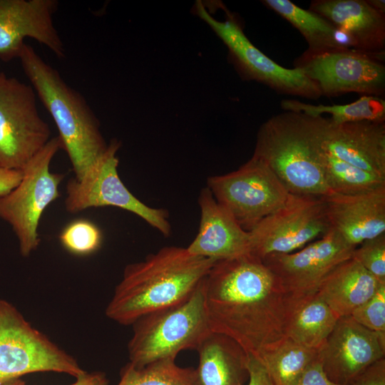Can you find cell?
Listing matches in <instances>:
<instances>
[{"instance_id":"74e56055","label":"cell","mask_w":385,"mask_h":385,"mask_svg":"<svg viewBox=\"0 0 385 385\" xmlns=\"http://www.w3.org/2000/svg\"><path fill=\"white\" fill-rule=\"evenodd\" d=\"M0 385H26V384L24 381H23L22 379L19 378V379H13V380L0 384Z\"/></svg>"},{"instance_id":"484cf974","label":"cell","mask_w":385,"mask_h":385,"mask_svg":"<svg viewBox=\"0 0 385 385\" xmlns=\"http://www.w3.org/2000/svg\"><path fill=\"white\" fill-rule=\"evenodd\" d=\"M320 164L324 179L332 193L354 195L385 187V178L337 158L324 150Z\"/></svg>"},{"instance_id":"cb8c5ba5","label":"cell","mask_w":385,"mask_h":385,"mask_svg":"<svg viewBox=\"0 0 385 385\" xmlns=\"http://www.w3.org/2000/svg\"><path fill=\"white\" fill-rule=\"evenodd\" d=\"M262 4L296 28L305 38L312 53L342 50L349 46L340 38L339 31L327 19L289 0H263Z\"/></svg>"},{"instance_id":"7a4b0ae2","label":"cell","mask_w":385,"mask_h":385,"mask_svg":"<svg viewBox=\"0 0 385 385\" xmlns=\"http://www.w3.org/2000/svg\"><path fill=\"white\" fill-rule=\"evenodd\" d=\"M215 262L185 247H164L125 267L106 315L131 326L145 314L178 304L195 291Z\"/></svg>"},{"instance_id":"277c9868","label":"cell","mask_w":385,"mask_h":385,"mask_svg":"<svg viewBox=\"0 0 385 385\" xmlns=\"http://www.w3.org/2000/svg\"><path fill=\"white\" fill-rule=\"evenodd\" d=\"M327 118L284 111L263 123L253 157L265 163L292 194L332 193L320 164L321 138Z\"/></svg>"},{"instance_id":"e575fe53","label":"cell","mask_w":385,"mask_h":385,"mask_svg":"<svg viewBox=\"0 0 385 385\" xmlns=\"http://www.w3.org/2000/svg\"><path fill=\"white\" fill-rule=\"evenodd\" d=\"M23 170L0 168V196L14 190L23 178Z\"/></svg>"},{"instance_id":"83f0119b","label":"cell","mask_w":385,"mask_h":385,"mask_svg":"<svg viewBox=\"0 0 385 385\" xmlns=\"http://www.w3.org/2000/svg\"><path fill=\"white\" fill-rule=\"evenodd\" d=\"M118 385H196L195 369L178 366L175 359L153 361L137 368L128 362Z\"/></svg>"},{"instance_id":"4316f807","label":"cell","mask_w":385,"mask_h":385,"mask_svg":"<svg viewBox=\"0 0 385 385\" xmlns=\"http://www.w3.org/2000/svg\"><path fill=\"white\" fill-rule=\"evenodd\" d=\"M284 111L301 112L313 116L331 115L334 123L359 120H385V101L380 97L362 96L354 102L344 105H313L295 99L281 102Z\"/></svg>"},{"instance_id":"4fadbf2b","label":"cell","mask_w":385,"mask_h":385,"mask_svg":"<svg viewBox=\"0 0 385 385\" xmlns=\"http://www.w3.org/2000/svg\"><path fill=\"white\" fill-rule=\"evenodd\" d=\"M384 61L351 48L312 53L305 51L294 61L317 84L322 95L349 93L379 97L385 93Z\"/></svg>"},{"instance_id":"5b68a950","label":"cell","mask_w":385,"mask_h":385,"mask_svg":"<svg viewBox=\"0 0 385 385\" xmlns=\"http://www.w3.org/2000/svg\"><path fill=\"white\" fill-rule=\"evenodd\" d=\"M204 279L183 302L145 314L131 324L128 344L131 364L141 368L158 360L175 359L181 351L197 349L212 332Z\"/></svg>"},{"instance_id":"4dcf8cb0","label":"cell","mask_w":385,"mask_h":385,"mask_svg":"<svg viewBox=\"0 0 385 385\" xmlns=\"http://www.w3.org/2000/svg\"><path fill=\"white\" fill-rule=\"evenodd\" d=\"M350 316L370 330L385 332V284H381L375 294Z\"/></svg>"},{"instance_id":"2e32d148","label":"cell","mask_w":385,"mask_h":385,"mask_svg":"<svg viewBox=\"0 0 385 385\" xmlns=\"http://www.w3.org/2000/svg\"><path fill=\"white\" fill-rule=\"evenodd\" d=\"M58 5L56 0H0V59L19 58L26 38L64 58L65 47L53 21Z\"/></svg>"},{"instance_id":"7c38bea8","label":"cell","mask_w":385,"mask_h":385,"mask_svg":"<svg viewBox=\"0 0 385 385\" xmlns=\"http://www.w3.org/2000/svg\"><path fill=\"white\" fill-rule=\"evenodd\" d=\"M329 230L322 197L289 193L282 207L249 232L251 255L262 260L272 254L291 253Z\"/></svg>"},{"instance_id":"603a6c76","label":"cell","mask_w":385,"mask_h":385,"mask_svg":"<svg viewBox=\"0 0 385 385\" xmlns=\"http://www.w3.org/2000/svg\"><path fill=\"white\" fill-rule=\"evenodd\" d=\"M338 317L316 293L287 295L284 335L309 348L320 349Z\"/></svg>"},{"instance_id":"ac0fdd59","label":"cell","mask_w":385,"mask_h":385,"mask_svg":"<svg viewBox=\"0 0 385 385\" xmlns=\"http://www.w3.org/2000/svg\"><path fill=\"white\" fill-rule=\"evenodd\" d=\"M309 10L346 36L351 49L382 61L385 56V14L366 0H314Z\"/></svg>"},{"instance_id":"8992f818","label":"cell","mask_w":385,"mask_h":385,"mask_svg":"<svg viewBox=\"0 0 385 385\" xmlns=\"http://www.w3.org/2000/svg\"><path fill=\"white\" fill-rule=\"evenodd\" d=\"M59 149L58 138H51L22 169L24 175L19 184L9 193L0 196V218L11 226L20 253L25 257L39 246L41 217L60 196L58 188L65 175L50 170L51 160Z\"/></svg>"},{"instance_id":"d6a6232c","label":"cell","mask_w":385,"mask_h":385,"mask_svg":"<svg viewBox=\"0 0 385 385\" xmlns=\"http://www.w3.org/2000/svg\"><path fill=\"white\" fill-rule=\"evenodd\" d=\"M246 367L248 372L246 385H274L266 368L257 357L247 354Z\"/></svg>"},{"instance_id":"d590c367","label":"cell","mask_w":385,"mask_h":385,"mask_svg":"<svg viewBox=\"0 0 385 385\" xmlns=\"http://www.w3.org/2000/svg\"><path fill=\"white\" fill-rule=\"evenodd\" d=\"M74 383L70 385H108L109 381L106 375L101 371H85L76 378Z\"/></svg>"},{"instance_id":"d4e9b609","label":"cell","mask_w":385,"mask_h":385,"mask_svg":"<svg viewBox=\"0 0 385 385\" xmlns=\"http://www.w3.org/2000/svg\"><path fill=\"white\" fill-rule=\"evenodd\" d=\"M319 351L283 336L265 346L257 358L266 368L274 385H295L319 358Z\"/></svg>"},{"instance_id":"52a82bcc","label":"cell","mask_w":385,"mask_h":385,"mask_svg":"<svg viewBox=\"0 0 385 385\" xmlns=\"http://www.w3.org/2000/svg\"><path fill=\"white\" fill-rule=\"evenodd\" d=\"M44 371L76 378L86 371L73 356L34 328L12 304L0 298V384Z\"/></svg>"},{"instance_id":"7402d4cb","label":"cell","mask_w":385,"mask_h":385,"mask_svg":"<svg viewBox=\"0 0 385 385\" xmlns=\"http://www.w3.org/2000/svg\"><path fill=\"white\" fill-rule=\"evenodd\" d=\"M354 258L339 265L324 279L317 294L339 318L350 316L381 284Z\"/></svg>"},{"instance_id":"f1b7e54d","label":"cell","mask_w":385,"mask_h":385,"mask_svg":"<svg viewBox=\"0 0 385 385\" xmlns=\"http://www.w3.org/2000/svg\"><path fill=\"white\" fill-rule=\"evenodd\" d=\"M58 238L71 254L86 256L100 249L103 235L100 228L91 220L76 219L64 227Z\"/></svg>"},{"instance_id":"f546056e","label":"cell","mask_w":385,"mask_h":385,"mask_svg":"<svg viewBox=\"0 0 385 385\" xmlns=\"http://www.w3.org/2000/svg\"><path fill=\"white\" fill-rule=\"evenodd\" d=\"M356 247L352 257L379 282L385 283V233Z\"/></svg>"},{"instance_id":"3957f363","label":"cell","mask_w":385,"mask_h":385,"mask_svg":"<svg viewBox=\"0 0 385 385\" xmlns=\"http://www.w3.org/2000/svg\"><path fill=\"white\" fill-rule=\"evenodd\" d=\"M24 74L53 118L58 138L80 179L103 155L108 144L100 122L83 96L26 43L19 56Z\"/></svg>"},{"instance_id":"d6986e66","label":"cell","mask_w":385,"mask_h":385,"mask_svg":"<svg viewBox=\"0 0 385 385\" xmlns=\"http://www.w3.org/2000/svg\"><path fill=\"white\" fill-rule=\"evenodd\" d=\"M198 232L187 248L192 255L215 261L251 255L250 234L214 198L207 187L198 196Z\"/></svg>"},{"instance_id":"e0dca14e","label":"cell","mask_w":385,"mask_h":385,"mask_svg":"<svg viewBox=\"0 0 385 385\" xmlns=\"http://www.w3.org/2000/svg\"><path fill=\"white\" fill-rule=\"evenodd\" d=\"M321 144L327 153L385 178V120L334 123L327 118Z\"/></svg>"},{"instance_id":"30bf717a","label":"cell","mask_w":385,"mask_h":385,"mask_svg":"<svg viewBox=\"0 0 385 385\" xmlns=\"http://www.w3.org/2000/svg\"><path fill=\"white\" fill-rule=\"evenodd\" d=\"M216 201L245 231L282 207L289 192L272 170L252 157L237 170L208 178Z\"/></svg>"},{"instance_id":"ba28073f","label":"cell","mask_w":385,"mask_h":385,"mask_svg":"<svg viewBox=\"0 0 385 385\" xmlns=\"http://www.w3.org/2000/svg\"><path fill=\"white\" fill-rule=\"evenodd\" d=\"M226 19L220 21L197 1L193 14L205 21L228 49V59L244 80L265 84L277 93L317 100L322 96L315 83L298 68H287L255 46L243 31L240 20L225 7Z\"/></svg>"},{"instance_id":"5bb4252c","label":"cell","mask_w":385,"mask_h":385,"mask_svg":"<svg viewBox=\"0 0 385 385\" xmlns=\"http://www.w3.org/2000/svg\"><path fill=\"white\" fill-rule=\"evenodd\" d=\"M356 247L330 229L322 237L288 254H272L262 260L284 288L287 295L300 297L317 292L339 265L352 257Z\"/></svg>"},{"instance_id":"44dd1931","label":"cell","mask_w":385,"mask_h":385,"mask_svg":"<svg viewBox=\"0 0 385 385\" xmlns=\"http://www.w3.org/2000/svg\"><path fill=\"white\" fill-rule=\"evenodd\" d=\"M196 351V385H244L248 380L247 354L230 337L212 331Z\"/></svg>"},{"instance_id":"836d02e7","label":"cell","mask_w":385,"mask_h":385,"mask_svg":"<svg viewBox=\"0 0 385 385\" xmlns=\"http://www.w3.org/2000/svg\"><path fill=\"white\" fill-rule=\"evenodd\" d=\"M295 385H339L331 381L323 371L320 357L307 369Z\"/></svg>"},{"instance_id":"8fae6325","label":"cell","mask_w":385,"mask_h":385,"mask_svg":"<svg viewBox=\"0 0 385 385\" xmlns=\"http://www.w3.org/2000/svg\"><path fill=\"white\" fill-rule=\"evenodd\" d=\"M120 147L119 140H111L101 158L80 179L73 178L68 181L64 201L66 211L76 213L91 207H117L139 216L168 237L171 226L168 211L146 205L120 180L116 156Z\"/></svg>"},{"instance_id":"6da1fadb","label":"cell","mask_w":385,"mask_h":385,"mask_svg":"<svg viewBox=\"0 0 385 385\" xmlns=\"http://www.w3.org/2000/svg\"><path fill=\"white\" fill-rule=\"evenodd\" d=\"M211 330L257 357L284 335L287 294L264 264L252 255L216 261L203 281Z\"/></svg>"},{"instance_id":"8d00e7d4","label":"cell","mask_w":385,"mask_h":385,"mask_svg":"<svg viewBox=\"0 0 385 385\" xmlns=\"http://www.w3.org/2000/svg\"><path fill=\"white\" fill-rule=\"evenodd\" d=\"M369 4L377 11L385 14L384 0H366Z\"/></svg>"},{"instance_id":"ffe728a7","label":"cell","mask_w":385,"mask_h":385,"mask_svg":"<svg viewBox=\"0 0 385 385\" xmlns=\"http://www.w3.org/2000/svg\"><path fill=\"white\" fill-rule=\"evenodd\" d=\"M329 228L356 247L385 233V187L367 193L322 197Z\"/></svg>"},{"instance_id":"1f68e13d","label":"cell","mask_w":385,"mask_h":385,"mask_svg":"<svg viewBox=\"0 0 385 385\" xmlns=\"http://www.w3.org/2000/svg\"><path fill=\"white\" fill-rule=\"evenodd\" d=\"M347 385H385V359L370 364Z\"/></svg>"},{"instance_id":"9a60e30c","label":"cell","mask_w":385,"mask_h":385,"mask_svg":"<svg viewBox=\"0 0 385 385\" xmlns=\"http://www.w3.org/2000/svg\"><path fill=\"white\" fill-rule=\"evenodd\" d=\"M319 354L327 378L347 385L370 364L384 358L385 332L370 330L351 316L339 317Z\"/></svg>"},{"instance_id":"9c48e42d","label":"cell","mask_w":385,"mask_h":385,"mask_svg":"<svg viewBox=\"0 0 385 385\" xmlns=\"http://www.w3.org/2000/svg\"><path fill=\"white\" fill-rule=\"evenodd\" d=\"M36 96L31 85L0 71V168L22 170L51 138Z\"/></svg>"}]
</instances>
